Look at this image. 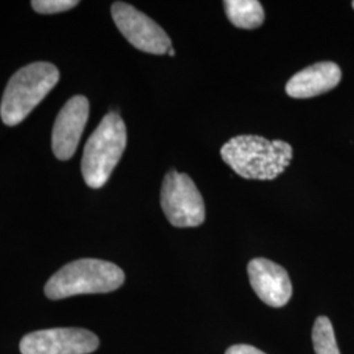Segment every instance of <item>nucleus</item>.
Returning <instances> with one entry per match:
<instances>
[{
	"label": "nucleus",
	"mask_w": 354,
	"mask_h": 354,
	"mask_svg": "<svg viewBox=\"0 0 354 354\" xmlns=\"http://www.w3.org/2000/svg\"><path fill=\"white\" fill-rule=\"evenodd\" d=\"M221 156L243 178L274 180L290 165L292 147L283 140L238 136L225 143Z\"/></svg>",
	"instance_id": "1"
},
{
	"label": "nucleus",
	"mask_w": 354,
	"mask_h": 354,
	"mask_svg": "<svg viewBox=\"0 0 354 354\" xmlns=\"http://www.w3.org/2000/svg\"><path fill=\"white\" fill-rule=\"evenodd\" d=\"M125 282V273L113 263L82 259L61 268L45 285L51 301L80 294H102L117 290Z\"/></svg>",
	"instance_id": "2"
},
{
	"label": "nucleus",
	"mask_w": 354,
	"mask_h": 354,
	"mask_svg": "<svg viewBox=\"0 0 354 354\" xmlns=\"http://www.w3.org/2000/svg\"><path fill=\"white\" fill-rule=\"evenodd\" d=\"M59 80V71L49 62H35L20 68L10 79L0 105L1 120L15 127L23 122Z\"/></svg>",
	"instance_id": "3"
},
{
	"label": "nucleus",
	"mask_w": 354,
	"mask_h": 354,
	"mask_svg": "<svg viewBox=\"0 0 354 354\" xmlns=\"http://www.w3.org/2000/svg\"><path fill=\"white\" fill-rule=\"evenodd\" d=\"M127 127L114 112L106 114L86 143L82 174L89 188H102L127 149Z\"/></svg>",
	"instance_id": "4"
},
{
	"label": "nucleus",
	"mask_w": 354,
	"mask_h": 354,
	"mask_svg": "<svg viewBox=\"0 0 354 354\" xmlns=\"http://www.w3.org/2000/svg\"><path fill=\"white\" fill-rule=\"evenodd\" d=\"M162 209L175 227H197L205 221V203L200 190L187 174L168 172L160 193Z\"/></svg>",
	"instance_id": "5"
},
{
	"label": "nucleus",
	"mask_w": 354,
	"mask_h": 354,
	"mask_svg": "<svg viewBox=\"0 0 354 354\" xmlns=\"http://www.w3.org/2000/svg\"><path fill=\"white\" fill-rule=\"evenodd\" d=\"M112 17L124 37L138 50L163 55L172 49V42L165 30L133 6L115 1Z\"/></svg>",
	"instance_id": "6"
},
{
	"label": "nucleus",
	"mask_w": 354,
	"mask_h": 354,
	"mask_svg": "<svg viewBox=\"0 0 354 354\" xmlns=\"http://www.w3.org/2000/svg\"><path fill=\"white\" fill-rule=\"evenodd\" d=\"M99 348L95 333L82 328H51L36 330L23 337V354H89Z\"/></svg>",
	"instance_id": "7"
},
{
	"label": "nucleus",
	"mask_w": 354,
	"mask_h": 354,
	"mask_svg": "<svg viewBox=\"0 0 354 354\" xmlns=\"http://www.w3.org/2000/svg\"><path fill=\"white\" fill-rule=\"evenodd\" d=\"M89 102L84 96H74L64 104L53 127L51 147L59 160H68L75 153L83 130L88 121Z\"/></svg>",
	"instance_id": "8"
},
{
	"label": "nucleus",
	"mask_w": 354,
	"mask_h": 354,
	"mask_svg": "<svg viewBox=\"0 0 354 354\" xmlns=\"http://www.w3.org/2000/svg\"><path fill=\"white\" fill-rule=\"evenodd\" d=\"M248 276L253 290L264 304L282 307L290 301V277L279 264L266 259H253L248 264Z\"/></svg>",
	"instance_id": "9"
},
{
	"label": "nucleus",
	"mask_w": 354,
	"mask_h": 354,
	"mask_svg": "<svg viewBox=\"0 0 354 354\" xmlns=\"http://www.w3.org/2000/svg\"><path fill=\"white\" fill-rule=\"evenodd\" d=\"M342 80V70L333 62L313 64L291 77L286 93L294 99H310L335 88Z\"/></svg>",
	"instance_id": "10"
},
{
	"label": "nucleus",
	"mask_w": 354,
	"mask_h": 354,
	"mask_svg": "<svg viewBox=\"0 0 354 354\" xmlns=\"http://www.w3.org/2000/svg\"><path fill=\"white\" fill-rule=\"evenodd\" d=\"M228 20L238 28L256 29L264 23V8L257 0H226L223 1Z\"/></svg>",
	"instance_id": "11"
},
{
	"label": "nucleus",
	"mask_w": 354,
	"mask_h": 354,
	"mask_svg": "<svg viewBox=\"0 0 354 354\" xmlns=\"http://www.w3.org/2000/svg\"><path fill=\"white\" fill-rule=\"evenodd\" d=\"M315 354H340L332 323L327 317H319L313 328Z\"/></svg>",
	"instance_id": "12"
},
{
	"label": "nucleus",
	"mask_w": 354,
	"mask_h": 354,
	"mask_svg": "<svg viewBox=\"0 0 354 354\" xmlns=\"http://www.w3.org/2000/svg\"><path fill=\"white\" fill-rule=\"evenodd\" d=\"M33 10L42 15H53V13L64 12L73 10L79 4L75 0H33Z\"/></svg>",
	"instance_id": "13"
},
{
	"label": "nucleus",
	"mask_w": 354,
	"mask_h": 354,
	"mask_svg": "<svg viewBox=\"0 0 354 354\" xmlns=\"http://www.w3.org/2000/svg\"><path fill=\"white\" fill-rule=\"evenodd\" d=\"M226 354H266L261 352L260 349L254 348L252 345H234L231 348H228Z\"/></svg>",
	"instance_id": "14"
},
{
	"label": "nucleus",
	"mask_w": 354,
	"mask_h": 354,
	"mask_svg": "<svg viewBox=\"0 0 354 354\" xmlns=\"http://www.w3.org/2000/svg\"><path fill=\"white\" fill-rule=\"evenodd\" d=\"M168 54H169L171 57H174V55H175V50H174V49H169V51H168Z\"/></svg>",
	"instance_id": "15"
},
{
	"label": "nucleus",
	"mask_w": 354,
	"mask_h": 354,
	"mask_svg": "<svg viewBox=\"0 0 354 354\" xmlns=\"http://www.w3.org/2000/svg\"><path fill=\"white\" fill-rule=\"evenodd\" d=\"M353 8H354V1H353Z\"/></svg>",
	"instance_id": "16"
}]
</instances>
